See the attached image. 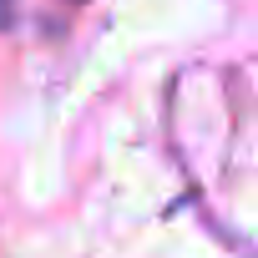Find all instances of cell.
<instances>
[{
	"mask_svg": "<svg viewBox=\"0 0 258 258\" xmlns=\"http://www.w3.org/2000/svg\"><path fill=\"white\" fill-rule=\"evenodd\" d=\"M6 11H11V0H0V21H6Z\"/></svg>",
	"mask_w": 258,
	"mask_h": 258,
	"instance_id": "obj_1",
	"label": "cell"
}]
</instances>
